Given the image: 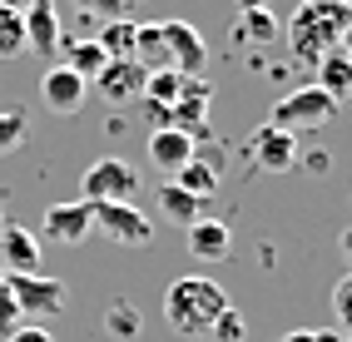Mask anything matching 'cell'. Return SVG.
I'll return each instance as SVG.
<instances>
[{"label":"cell","mask_w":352,"mask_h":342,"mask_svg":"<svg viewBox=\"0 0 352 342\" xmlns=\"http://www.w3.org/2000/svg\"><path fill=\"white\" fill-rule=\"evenodd\" d=\"M248 159H253V169H263V174H288L298 164V139L283 129H273V124H258L248 134Z\"/></svg>","instance_id":"9c48e42d"},{"label":"cell","mask_w":352,"mask_h":342,"mask_svg":"<svg viewBox=\"0 0 352 342\" xmlns=\"http://www.w3.org/2000/svg\"><path fill=\"white\" fill-rule=\"evenodd\" d=\"M6 342H55V337L45 332V328H35V323H25V328H20L15 337H6Z\"/></svg>","instance_id":"4dcf8cb0"},{"label":"cell","mask_w":352,"mask_h":342,"mask_svg":"<svg viewBox=\"0 0 352 342\" xmlns=\"http://www.w3.org/2000/svg\"><path fill=\"white\" fill-rule=\"evenodd\" d=\"M214 337L219 342H243V317L233 312V308H223V317L214 323Z\"/></svg>","instance_id":"f1b7e54d"},{"label":"cell","mask_w":352,"mask_h":342,"mask_svg":"<svg viewBox=\"0 0 352 342\" xmlns=\"http://www.w3.org/2000/svg\"><path fill=\"white\" fill-rule=\"evenodd\" d=\"M342 114V104L327 95V89H318V84H302V89H293V95H283L273 104V129H283V134H313V129H327Z\"/></svg>","instance_id":"3957f363"},{"label":"cell","mask_w":352,"mask_h":342,"mask_svg":"<svg viewBox=\"0 0 352 342\" xmlns=\"http://www.w3.org/2000/svg\"><path fill=\"white\" fill-rule=\"evenodd\" d=\"M159 214L169 223H179V228H189L194 218H204V198H194L179 184H159Z\"/></svg>","instance_id":"d6986e66"},{"label":"cell","mask_w":352,"mask_h":342,"mask_svg":"<svg viewBox=\"0 0 352 342\" xmlns=\"http://www.w3.org/2000/svg\"><path fill=\"white\" fill-rule=\"evenodd\" d=\"M20 328H25V312H20V303L10 298L6 288H0V342H6V337H15Z\"/></svg>","instance_id":"484cf974"},{"label":"cell","mask_w":352,"mask_h":342,"mask_svg":"<svg viewBox=\"0 0 352 342\" xmlns=\"http://www.w3.org/2000/svg\"><path fill=\"white\" fill-rule=\"evenodd\" d=\"M144 75L154 70H174L169 65V50H164V35H159V20H144V25H134V55H129Z\"/></svg>","instance_id":"2e32d148"},{"label":"cell","mask_w":352,"mask_h":342,"mask_svg":"<svg viewBox=\"0 0 352 342\" xmlns=\"http://www.w3.org/2000/svg\"><path fill=\"white\" fill-rule=\"evenodd\" d=\"M184 238H189V253L199 258V263H219V258H228V248H233V228L223 223V218H194L189 228H184Z\"/></svg>","instance_id":"9a60e30c"},{"label":"cell","mask_w":352,"mask_h":342,"mask_svg":"<svg viewBox=\"0 0 352 342\" xmlns=\"http://www.w3.org/2000/svg\"><path fill=\"white\" fill-rule=\"evenodd\" d=\"M338 248H342V258L352 263V228H342V238H338Z\"/></svg>","instance_id":"d6a6232c"},{"label":"cell","mask_w":352,"mask_h":342,"mask_svg":"<svg viewBox=\"0 0 352 342\" xmlns=\"http://www.w3.org/2000/svg\"><path fill=\"white\" fill-rule=\"evenodd\" d=\"M0 273H40V238L25 223L0 228Z\"/></svg>","instance_id":"5bb4252c"},{"label":"cell","mask_w":352,"mask_h":342,"mask_svg":"<svg viewBox=\"0 0 352 342\" xmlns=\"http://www.w3.org/2000/svg\"><path fill=\"white\" fill-rule=\"evenodd\" d=\"M347 25H352V10L342 5V0H302V5L288 15L283 35H288L293 60L318 65L327 50H338V45H342Z\"/></svg>","instance_id":"7a4b0ae2"},{"label":"cell","mask_w":352,"mask_h":342,"mask_svg":"<svg viewBox=\"0 0 352 342\" xmlns=\"http://www.w3.org/2000/svg\"><path fill=\"white\" fill-rule=\"evenodd\" d=\"M223 308H233L228 293L214 278H204V273L174 278L164 288V323H169V332H179V337H208L214 323L223 317Z\"/></svg>","instance_id":"6da1fadb"},{"label":"cell","mask_w":352,"mask_h":342,"mask_svg":"<svg viewBox=\"0 0 352 342\" xmlns=\"http://www.w3.org/2000/svg\"><path fill=\"white\" fill-rule=\"evenodd\" d=\"M333 312H338V328L352 337V273H347V278L333 288Z\"/></svg>","instance_id":"4316f807"},{"label":"cell","mask_w":352,"mask_h":342,"mask_svg":"<svg viewBox=\"0 0 352 342\" xmlns=\"http://www.w3.org/2000/svg\"><path fill=\"white\" fill-rule=\"evenodd\" d=\"M313 70H318V80H313V84H318V89H327V95H333L338 104L352 95V60H347L342 50H327V55L313 65Z\"/></svg>","instance_id":"ac0fdd59"},{"label":"cell","mask_w":352,"mask_h":342,"mask_svg":"<svg viewBox=\"0 0 352 342\" xmlns=\"http://www.w3.org/2000/svg\"><path fill=\"white\" fill-rule=\"evenodd\" d=\"M75 5H80L85 15H104V20H124V10H129V0H75Z\"/></svg>","instance_id":"83f0119b"},{"label":"cell","mask_w":352,"mask_h":342,"mask_svg":"<svg viewBox=\"0 0 352 342\" xmlns=\"http://www.w3.org/2000/svg\"><path fill=\"white\" fill-rule=\"evenodd\" d=\"M134 25L139 20H104V35H95V40L104 45L109 60H129L134 55Z\"/></svg>","instance_id":"7402d4cb"},{"label":"cell","mask_w":352,"mask_h":342,"mask_svg":"<svg viewBox=\"0 0 352 342\" xmlns=\"http://www.w3.org/2000/svg\"><path fill=\"white\" fill-rule=\"evenodd\" d=\"M6 293L20 303L25 323H30V317H60L65 303H69L65 283L60 278H45V273H6Z\"/></svg>","instance_id":"5b68a950"},{"label":"cell","mask_w":352,"mask_h":342,"mask_svg":"<svg viewBox=\"0 0 352 342\" xmlns=\"http://www.w3.org/2000/svg\"><path fill=\"white\" fill-rule=\"evenodd\" d=\"M159 35H164V50H169V65L179 75H204L208 45H204V35L189 25V20H159Z\"/></svg>","instance_id":"52a82bcc"},{"label":"cell","mask_w":352,"mask_h":342,"mask_svg":"<svg viewBox=\"0 0 352 342\" xmlns=\"http://www.w3.org/2000/svg\"><path fill=\"white\" fill-rule=\"evenodd\" d=\"M278 342H342V332H322V328H302V332H283Z\"/></svg>","instance_id":"f546056e"},{"label":"cell","mask_w":352,"mask_h":342,"mask_svg":"<svg viewBox=\"0 0 352 342\" xmlns=\"http://www.w3.org/2000/svg\"><path fill=\"white\" fill-rule=\"evenodd\" d=\"M327 164H333V159H327L322 149H318V154H308V169H313V174H327Z\"/></svg>","instance_id":"1f68e13d"},{"label":"cell","mask_w":352,"mask_h":342,"mask_svg":"<svg viewBox=\"0 0 352 342\" xmlns=\"http://www.w3.org/2000/svg\"><path fill=\"white\" fill-rule=\"evenodd\" d=\"M243 35H248V40H273V35H278V20H273L263 5H243Z\"/></svg>","instance_id":"d4e9b609"},{"label":"cell","mask_w":352,"mask_h":342,"mask_svg":"<svg viewBox=\"0 0 352 342\" xmlns=\"http://www.w3.org/2000/svg\"><path fill=\"white\" fill-rule=\"evenodd\" d=\"M95 84H100L104 104H114V109H129V104L144 100V70H139L134 60H109L95 75Z\"/></svg>","instance_id":"8fae6325"},{"label":"cell","mask_w":352,"mask_h":342,"mask_svg":"<svg viewBox=\"0 0 352 342\" xmlns=\"http://www.w3.org/2000/svg\"><path fill=\"white\" fill-rule=\"evenodd\" d=\"M30 139V119L20 109H0V154H15Z\"/></svg>","instance_id":"cb8c5ba5"},{"label":"cell","mask_w":352,"mask_h":342,"mask_svg":"<svg viewBox=\"0 0 352 342\" xmlns=\"http://www.w3.org/2000/svg\"><path fill=\"white\" fill-rule=\"evenodd\" d=\"M342 5H347V10H352V0H342Z\"/></svg>","instance_id":"d590c367"},{"label":"cell","mask_w":352,"mask_h":342,"mask_svg":"<svg viewBox=\"0 0 352 342\" xmlns=\"http://www.w3.org/2000/svg\"><path fill=\"white\" fill-rule=\"evenodd\" d=\"M60 65H69L80 80H95L104 65H109V55H104V45L100 40H60Z\"/></svg>","instance_id":"e0dca14e"},{"label":"cell","mask_w":352,"mask_h":342,"mask_svg":"<svg viewBox=\"0 0 352 342\" xmlns=\"http://www.w3.org/2000/svg\"><path fill=\"white\" fill-rule=\"evenodd\" d=\"M104 332L114 342H139V332H144V317H139V308L129 298H114L104 308Z\"/></svg>","instance_id":"ffe728a7"},{"label":"cell","mask_w":352,"mask_h":342,"mask_svg":"<svg viewBox=\"0 0 352 342\" xmlns=\"http://www.w3.org/2000/svg\"><path fill=\"white\" fill-rule=\"evenodd\" d=\"M25 50L30 55H40V60H60V15H55V5L50 0H30L25 5Z\"/></svg>","instance_id":"7c38bea8"},{"label":"cell","mask_w":352,"mask_h":342,"mask_svg":"<svg viewBox=\"0 0 352 342\" xmlns=\"http://www.w3.org/2000/svg\"><path fill=\"white\" fill-rule=\"evenodd\" d=\"M338 50H342V55L352 60V25H347V35H342V45H338Z\"/></svg>","instance_id":"836d02e7"},{"label":"cell","mask_w":352,"mask_h":342,"mask_svg":"<svg viewBox=\"0 0 352 342\" xmlns=\"http://www.w3.org/2000/svg\"><path fill=\"white\" fill-rule=\"evenodd\" d=\"M0 288H6V273H0Z\"/></svg>","instance_id":"e575fe53"},{"label":"cell","mask_w":352,"mask_h":342,"mask_svg":"<svg viewBox=\"0 0 352 342\" xmlns=\"http://www.w3.org/2000/svg\"><path fill=\"white\" fill-rule=\"evenodd\" d=\"M40 233L50 243H85L95 233V209L85 198H69V203H50L40 218Z\"/></svg>","instance_id":"ba28073f"},{"label":"cell","mask_w":352,"mask_h":342,"mask_svg":"<svg viewBox=\"0 0 352 342\" xmlns=\"http://www.w3.org/2000/svg\"><path fill=\"white\" fill-rule=\"evenodd\" d=\"M40 100L50 114H80L85 100H89V80H80L69 65H50L40 80Z\"/></svg>","instance_id":"30bf717a"},{"label":"cell","mask_w":352,"mask_h":342,"mask_svg":"<svg viewBox=\"0 0 352 342\" xmlns=\"http://www.w3.org/2000/svg\"><path fill=\"white\" fill-rule=\"evenodd\" d=\"M15 55H25V20H20V10L0 5V60H15Z\"/></svg>","instance_id":"603a6c76"},{"label":"cell","mask_w":352,"mask_h":342,"mask_svg":"<svg viewBox=\"0 0 352 342\" xmlns=\"http://www.w3.org/2000/svg\"><path fill=\"white\" fill-rule=\"evenodd\" d=\"M174 184H179V189H189L194 198H208V194L219 189V169L208 164V159H199V154H194L189 164H184V169L174 174Z\"/></svg>","instance_id":"44dd1931"},{"label":"cell","mask_w":352,"mask_h":342,"mask_svg":"<svg viewBox=\"0 0 352 342\" xmlns=\"http://www.w3.org/2000/svg\"><path fill=\"white\" fill-rule=\"evenodd\" d=\"M95 209V233H104L109 243H120V248H139V243H149L154 233V223L134 209V203H89Z\"/></svg>","instance_id":"8992f818"},{"label":"cell","mask_w":352,"mask_h":342,"mask_svg":"<svg viewBox=\"0 0 352 342\" xmlns=\"http://www.w3.org/2000/svg\"><path fill=\"white\" fill-rule=\"evenodd\" d=\"M134 189H139L134 164L129 159H114V154L95 159V164L85 169V179H80V198L85 203H129Z\"/></svg>","instance_id":"277c9868"},{"label":"cell","mask_w":352,"mask_h":342,"mask_svg":"<svg viewBox=\"0 0 352 342\" xmlns=\"http://www.w3.org/2000/svg\"><path fill=\"white\" fill-rule=\"evenodd\" d=\"M194 154H199V139H194V134H184V129H174V124H164V129L149 134V164L159 174H169V179L189 164Z\"/></svg>","instance_id":"4fadbf2b"}]
</instances>
